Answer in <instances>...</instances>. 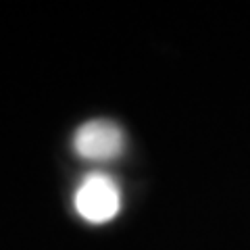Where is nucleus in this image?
<instances>
[{"instance_id":"nucleus-1","label":"nucleus","mask_w":250,"mask_h":250,"mask_svg":"<svg viewBox=\"0 0 250 250\" xmlns=\"http://www.w3.org/2000/svg\"><path fill=\"white\" fill-rule=\"evenodd\" d=\"M121 194L111 177L94 173L85 177L75 192V208L90 223H106L119 213Z\"/></svg>"},{"instance_id":"nucleus-2","label":"nucleus","mask_w":250,"mask_h":250,"mask_svg":"<svg viewBox=\"0 0 250 250\" xmlns=\"http://www.w3.org/2000/svg\"><path fill=\"white\" fill-rule=\"evenodd\" d=\"M73 148L82 159L108 161L119 156L125 148V134L115 121L92 119L85 121L73 136Z\"/></svg>"}]
</instances>
